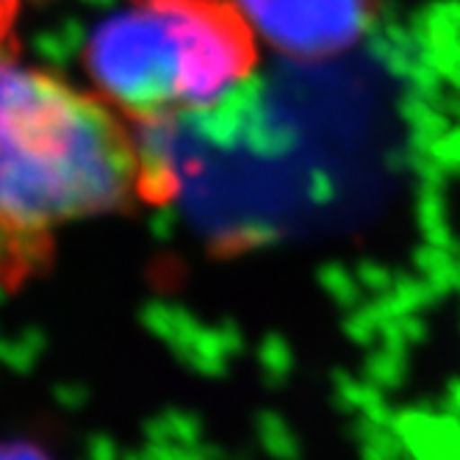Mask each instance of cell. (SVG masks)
<instances>
[{
  "mask_svg": "<svg viewBox=\"0 0 460 460\" xmlns=\"http://www.w3.org/2000/svg\"><path fill=\"white\" fill-rule=\"evenodd\" d=\"M139 155L111 106L0 53V225L48 230L122 206Z\"/></svg>",
  "mask_w": 460,
  "mask_h": 460,
  "instance_id": "1",
  "label": "cell"
},
{
  "mask_svg": "<svg viewBox=\"0 0 460 460\" xmlns=\"http://www.w3.org/2000/svg\"><path fill=\"white\" fill-rule=\"evenodd\" d=\"M84 61L101 101L158 125L234 101L255 37L227 0H134L92 31Z\"/></svg>",
  "mask_w": 460,
  "mask_h": 460,
  "instance_id": "2",
  "label": "cell"
},
{
  "mask_svg": "<svg viewBox=\"0 0 460 460\" xmlns=\"http://www.w3.org/2000/svg\"><path fill=\"white\" fill-rule=\"evenodd\" d=\"M255 40L288 58L319 61L367 34L380 0H227Z\"/></svg>",
  "mask_w": 460,
  "mask_h": 460,
  "instance_id": "3",
  "label": "cell"
},
{
  "mask_svg": "<svg viewBox=\"0 0 460 460\" xmlns=\"http://www.w3.org/2000/svg\"><path fill=\"white\" fill-rule=\"evenodd\" d=\"M0 460H48L40 449L20 441H0Z\"/></svg>",
  "mask_w": 460,
  "mask_h": 460,
  "instance_id": "4",
  "label": "cell"
},
{
  "mask_svg": "<svg viewBox=\"0 0 460 460\" xmlns=\"http://www.w3.org/2000/svg\"><path fill=\"white\" fill-rule=\"evenodd\" d=\"M14 12H17V0H0V40H4V34L9 31Z\"/></svg>",
  "mask_w": 460,
  "mask_h": 460,
  "instance_id": "5",
  "label": "cell"
}]
</instances>
